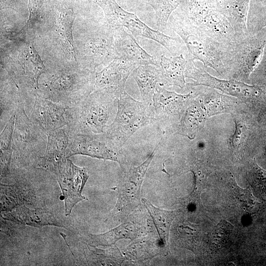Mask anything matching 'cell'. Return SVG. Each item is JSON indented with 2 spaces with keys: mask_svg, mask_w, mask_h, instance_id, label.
<instances>
[{
  "mask_svg": "<svg viewBox=\"0 0 266 266\" xmlns=\"http://www.w3.org/2000/svg\"><path fill=\"white\" fill-rule=\"evenodd\" d=\"M118 99L94 90L66 112L68 135L104 133L112 122L118 107Z\"/></svg>",
  "mask_w": 266,
  "mask_h": 266,
  "instance_id": "obj_1",
  "label": "cell"
},
{
  "mask_svg": "<svg viewBox=\"0 0 266 266\" xmlns=\"http://www.w3.org/2000/svg\"><path fill=\"white\" fill-rule=\"evenodd\" d=\"M167 26L183 41L188 52V59L201 62L221 75L226 72L223 64L227 48L213 40L189 19L175 10Z\"/></svg>",
  "mask_w": 266,
  "mask_h": 266,
  "instance_id": "obj_2",
  "label": "cell"
},
{
  "mask_svg": "<svg viewBox=\"0 0 266 266\" xmlns=\"http://www.w3.org/2000/svg\"><path fill=\"white\" fill-rule=\"evenodd\" d=\"M176 9L223 46L230 48L238 42L231 25L212 0H185Z\"/></svg>",
  "mask_w": 266,
  "mask_h": 266,
  "instance_id": "obj_3",
  "label": "cell"
},
{
  "mask_svg": "<svg viewBox=\"0 0 266 266\" xmlns=\"http://www.w3.org/2000/svg\"><path fill=\"white\" fill-rule=\"evenodd\" d=\"M185 77L192 79L190 85L203 86L219 90L224 94L244 100L252 104L259 115L266 113V88L258 85H250L233 79L229 80L216 78L202 68L196 66L195 61L187 60L185 70Z\"/></svg>",
  "mask_w": 266,
  "mask_h": 266,
  "instance_id": "obj_4",
  "label": "cell"
},
{
  "mask_svg": "<svg viewBox=\"0 0 266 266\" xmlns=\"http://www.w3.org/2000/svg\"><path fill=\"white\" fill-rule=\"evenodd\" d=\"M95 79L96 73L59 71L51 76L37 94L55 103L72 107L94 91Z\"/></svg>",
  "mask_w": 266,
  "mask_h": 266,
  "instance_id": "obj_5",
  "label": "cell"
},
{
  "mask_svg": "<svg viewBox=\"0 0 266 266\" xmlns=\"http://www.w3.org/2000/svg\"><path fill=\"white\" fill-rule=\"evenodd\" d=\"M115 118L104 132L121 146L142 128L154 122V111L142 101L132 98L126 91L117 100Z\"/></svg>",
  "mask_w": 266,
  "mask_h": 266,
  "instance_id": "obj_6",
  "label": "cell"
},
{
  "mask_svg": "<svg viewBox=\"0 0 266 266\" xmlns=\"http://www.w3.org/2000/svg\"><path fill=\"white\" fill-rule=\"evenodd\" d=\"M102 9L109 27L113 30L125 27L132 34L153 40L169 52L178 54L182 52V44L176 38L154 30L141 21L136 14L123 9L115 0H94Z\"/></svg>",
  "mask_w": 266,
  "mask_h": 266,
  "instance_id": "obj_7",
  "label": "cell"
},
{
  "mask_svg": "<svg viewBox=\"0 0 266 266\" xmlns=\"http://www.w3.org/2000/svg\"><path fill=\"white\" fill-rule=\"evenodd\" d=\"M15 114L12 157L22 162L33 161L38 165L45 154L48 135L31 120L24 107L19 106Z\"/></svg>",
  "mask_w": 266,
  "mask_h": 266,
  "instance_id": "obj_8",
  "label": "cell"
},
{
  "mask_svg": "<svg viewBox=\"0 0 266 266\" xmlns=\"http://www.w3.org/2000/svg\"><path fill=\"white\" fill-rule=\"evenodd\" d=\"M261 36L248 35L228 50L223 64L231 79L245 82L260 64L266 44Z\"/></svg>",
  "mask_w": 266,
  "mask_h": 266,
  "instance_id": "obj_9",
  "label": "cell"
},
{
  "mask_svg": "<svg viewBox=\"0 0 266 266\" xmlns=\"http://www.w3.org/2000/svg\"><path fill=\"white\" fill-rule=\"evenodd\" d=\"M159 146L140 165L132 166L126 171L123 170L117 187V201L109 217L122 219L130 215L141 204L140 192L142 183L149 165Z\"/></svg>",
  "mask_w": 266,
  "mask_h": 266,
  "instance_id": "obj_10",
  "label": "cell"
},
{
  "mask_svg": "<svg viewBox=\"0 0 266 266\" xmlns=\"http://www.w3.org/2000/svg\"><path fill=\"white\" fill-rule=\"evenodd\" d=\"M69 136L66 150L67 158L75 155H83L104 160L117 162L122 170L124 161L122 146L116 143L105 133L100 134H78Z\"/></svg>",
  "mask_w": 266,
  "mask_h": 266,
  "instance_id": "obj_11",
  "label": "cell"
},
{
  "mask_svg": "<svg viewBox=\"0 0 266 266\" xmlns=\"http://www.w3.org/2000/svg\"><path fill=\"white\" fill-rule=\"evenodd\" d=\"M191 96V92L181 95L168 91L160 85L156 87L153 98L154 119L164 133L176 124L174 120L181 118Z\"/></svg>",
  "mask_w": 266,
  "mask_h": 266,
  "instance_id": "obj_12",
  "label": "cell"
},
{
  "mask_svg": "<svg viewBox=\"0 0 266 266\" xmlns=\"http://www.w3.org/2000/svg\"><path fill=\"white\" fill-rule=\"evenodd\" d=\"M55 175L63 193L65 214L67 216L77 203L85 199L82 192L89 176L85 167L75 165L68 158Z\"/></svg>",
  "mask_w": 266,
  "mask_h": 266,
  "instance_id": "obj_13",
  "label": "cell"
},
{
  "mask_svg": "<svg viewBox=\"0 0 266 266\" xmlns=\"http://www.w3.org/2000/svg\"><path fill=\"white\" fill-rule=\"evenodd\" d=\"M137 66L133 63L116 57L102 70L96 73L94 90L118 99L125 91L126 81Z\"/></svg>",
  "mask_w": 266,
  "mask_h": 266,
  "instance_id": "obj_14",
  "label": "cell"
},
{
  "mask_svg": "<svg viewBox=\"0 0 266 266\" xmlns=\"http://www.w3.org/2000/svg\"><path fill=\"white\" fill-rule=\"evenodd\" d=\"M67 108L37 94L29 116L48 135L51 132L66 126V112Z\"/></svg>",
  "mask_w": 266,
  "mask_h": 266,
  "instance_id": "obj_15",
  "label": "cell"
},
{
  "mask_svg": "<svg viewBox=\"0 0 266 266\" xmlns=\"http://www.w3.org/2000/svg\"><path fill=\"white\" fill-rule=\"evenodd\" d=\"M112 30L113 47L117 57L133 63L136 66L152 65L159 66V62L147 53L136 42L133 34L123 27Z\"/></svg>",
  "mask_w": 266,
  "mask_h": 266,
  "instance_id": "obj_16",
  "label": "cell"
},
{
  "mask_svg": "<svg viewBox=\"0 0 266 266\" xmlns=\"http://www.w3.org/2000/svg\"><path fill=\"white\" fill-rule=\"evenodd\" d=\"M69 140L65 127L49 133L45 154L38 165L56 174L65 165L67 159L66 153Z\"/></svg>",
  "mask_w": 266,
  "mask_h": 266,
  "instance_id": "obj_17",
  "label": "cell"
},
{
  "mask_svg": "<svg viewBox=\"0 0 266 266\" xmlns=\"http://www.w3.org/2000/svg\"><path fill=\"white\" fill-rule=\"evenodd\" d=\"M233 28L238 42L248 35L247 21L250 0H212Z\"/></svg>",
  "mask_w": 266,
  "mask_h": 266,
  "instance_id": "obj_18",
  "label": "cell"
},
{
  "mask_svg": "<svg viewBox=\"0 0 266 266\" xmlns=\"http://www.w3.org/2000/svg\"><path fill=\"white\" fill-rule=\"evenodd\" d=\"M23 55L22 72L16 80L19 83L31 88L37 93L40 77L46 70L43 62L36 51L33 41L26 43Z\"/></svg>",
  "mask_w": 266,
  "mask_h": 266,
  "instance_id": "obj_19",
  "label": "cell"
},
{
  "mask_svg": "<svg viewBox=\"0 0 266 266\" xmlns=\"http://www.w3.org/2000/svg\"><path fill=\"white\" fill-rule=\"evenodd\" d=\"M132 75L137 84L142 101L154 111L153 98L157 84L161 81L159 66L139 65L134 68Z\"/></svg>",
  "mask_w": 266,
  "mask_h": 266,
  "instance_id": "obj_20",
  "label": "cell"
},
{
  "mask_svg": "<svg viewBox=\"0 0 266 266\" xmlns=\"http://www.w3.org/2000/svg\"><path fill=\"white\" fill-rule=\"evenodd\" d=\"M145 234L144 230L138 225L132 222H126L103 233L88 234L87 241L89 245L93 247L109 246L119 239H130L133 240Z\"/></svg>",
  "mask_w": 266,
  "mask_h": 266,
  "instance_id": "obj_21",
  "label": "cell"
},
{
  "mask_svg": "<svg viewBox=\"0 0 266 266\" xmlns=\"http://www.w3.org/2000/svg\"><path fill=\"white\" fill-rule=\"evenodd\" d=\"M187 62L182 54L169 58L162 55L159 62L161 75L159 85L184 88L186 84L185 70Z\"/></svg>",
  "mask_w": 266,
  "mask_h": 266,
  "instance_id": "obj_22",
  "label": "cell"
},
{
  "mask_svg": "<svg viewBox=\"0 0 266 266\" xmlns=\"http://www.w3.org/2000/svg\"><path fill=\"white\" fill-rule=\"evenodd\" d=\"M74 14L72 7L65 5L59 7L56 19V32L65 52L72 59H76L72 36Z\"/></svg>",
  "mask_w": 266,
  "mask_h": 266,
  "instance_id": "obj_23",
  "label": "cell"
},
{
  "mask_svg": "<svg viewBox=\"0 0 266 266\" xmlns=\"http://www.w3.org/2000/svg\"><path fill=\"white\" fill-rule=\"evenodd\" d=\"M200 104L197 98L194 99L191 92L190 99L179 124L181 133L190 139L195 138L204 124L205 116L202 106Z\"/></svg>",
  "mask_w": 266,
  "mask_h": 266,
  "instance_id": "obj_24",
  "label": "cell"
},
{
  "mask_svg": "<svg viewBox=\"0 0 266 266\" xmlns=\"http://www.w3.org/2000/svg\"><path fill=\"white\" fill-rule=\"evenodd\" d=\"M141 201L152 218L160 242L164 248H168L170 226L172 221L179 213V210L169 211L158 208L144 198L141 199Z\"/></svg>",
  "mask_w": 266,
  "mask_h": 266,
  "instance_id": "obj_25",
  "label": "cell"
},
{
  "mask_svg": "<svg viewBox=\"0 0 266 266\" xmlns=\"http://www.w3.org/2000/svg\"><path fill=\"white\" fill-rule=\"evenodd\" d=\"M210 88L197 92V95L193 92L202 105L201 106L204 107L207 115L210 116L228 112L232 106L231 104L233 103V100L218 93L213 88Z\"/></svg>",
  "mask_w": 266,
  "mask_h": 266,
  "instance_id": "obj_26",
  "label": "cell"
},
{
  "mask_svg": "<svg viewBox=\"0 0 266 266\" xmlns=\"http://www.w3.org/2000/svg\"><path fill=\"white\" fill-rule=\"evenodd\" d=\"M15 114L12 115L6 123L0 136V177H5L9 173L10 165L13 154V134Z\"/></svg>",
  "mask_w": 266,
  "mask_h": 266,
  "instance_id": "obj_27",
  "label": "cell"
},
{
  "mask_svg": "<svg viewBox=\"0 0 266 266\" xmlns=\"http://www.w3.org/2000/svg\"><path fill=\"white\" fill-rule=\"evenodd\" d=\"M155 11L158 30L164 33L172 13L185 0H145Z\"/></svg>",
  "mask_w": 266,
  "mask_h": 266,
  "instance_id": "obj_28",
  "label": "cell"
},
{
  "mask_svg": "<svg viewBox=\"0 0 266 266\" xmlns=\"http://www.w3.org/2000/svg\"><path fill=\"white\" fill-rule=\"evenodd\" d=\"M151 242L145 238L141 241L135 242L130 246L126 250V257L131 258L133 261H150L153 257L160 254L161 251L159 249H151L150 248Z\"/></svg>",
  "mask_w": 266,
  "mask_h": 266,
  "instance_id": "obj_29",
  "label": "cell"
},
{
  "mask_svg": "<svg viewBox=\"0 0 266 266\" xmlns=\"http://www.w3.org/2000/svg\"><path fill=\"white\" fill-rule=\"evenodd\" d=\"M233 226L225 220L221 221L214 228L210 238V248L216 251L228 243Z\"/></svg>",
  "mask_w": 266,
  "mask_h": 266,
  "instance_id": "obj_30",
  "label": "cell"
},
{
  "mask_svg": "<svg viewBox=\"0 0 266 266\" xmlns=\"http://www.w3.org/2000/svg\"><path fill=\"white\" fill-rule=\"evenodd\" d=\"M235 131L232 138V147L233 155L240 157L243 152L248 138L249 129L245 122L235 119Z\"/></svg>",
  "mask_w": 266,
  "mask_h": 266,
  "instance_id": "obj_31",
  "label": "cell"
},
{
  "mask_svg": "<svg viewBox=\"0 0 266 266\" xmlns=\"http://www.w3.org/2000/svg\"><path fill=\"white\" fill-rule=\"evenodd\" d=\"M90 251L102 265H120L125 260L118 248L106 250L95 249Z\"/></svg>",
  "mask_w": 266,
  "mask_h": 266,
  "instance_id": "obj_32",
  "label": "cell"
},
{
  "mask_svg": "<svg viewBox=\"0 0 266 266\" xmlns=\"http://www.w3.org/2000/svg\"><path fill=\"white\" fill-rule=\"evenodd\" d=\"M44 1V0H29L28 4L29 18L23 30L30 28L37 21Z\"/></svg>",
  "mask_w": 266,
  "mask_h": 266,
  "instance_id": "obj_33",
  "label": "cell"
},
{
  "mask_svg": "<svg viewBox=\"0 0 266 266\" xmlns=\"http://www.w3.org/2000/svg\"><path fill=\"white\" fill-rule=\"evenodd\" d=\"M13 2L12 0H1V8H13Z\"/></svg>",
  "mask_w": 266,
  "mask_h": 266,
  "instance_id": "obj_34",
  "label": "cell"
},
{
  "mask_svg": "<svg viewBox=\"0 0 266 266\" xmlns=\"http://www.w3.org/2000/svg\"><path fill=\"white\" fill-rule=\"evenodd\" d=\"M265 155H266V146H265Z\"/></svg>",
  "mask_w": 266,
  "mask_h": 266,
  "instance_id": "obj_35",
  "label": "cell"
}]
</instances>
